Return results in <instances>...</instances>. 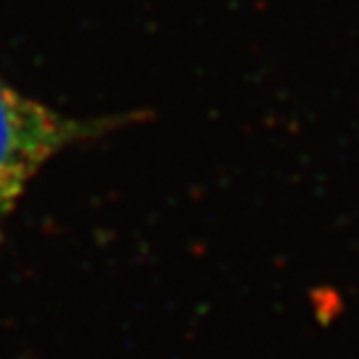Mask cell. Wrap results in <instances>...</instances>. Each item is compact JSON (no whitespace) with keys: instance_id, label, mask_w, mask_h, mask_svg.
<instances>
[{"instance_id":"6da1fadb","label":"cell","mask_w":359,"mask_h":359,"mask_svg":"<svg viewBox=\"0 0 359 359\" xmlns=\"http://www.w3.org/2000/svg\"><path fill=\"white\" fill-rule=\"evenodd\" d=\"M149 119V112L75 117L26 96L0 77V238L42 168L56 156Z\"/></svg>"}]
</instances>
